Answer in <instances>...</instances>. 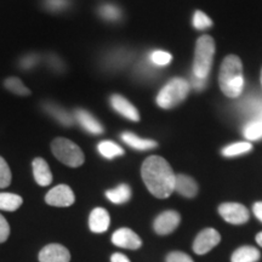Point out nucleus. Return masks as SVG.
I'll return each instance as SVG.
<instances>
[{"label": "nucleus", "mask_w": 262, "mask_h": 262, "mask_svg": "<svg viewBox=\"0 0 262 262\" xmlns=\"http://www.w3.org/2000/svg\"><path fill=\"white\" fill-rule=\"evenodd\" d=\"M141 176L148 191L157 198L165 199L175 191L176 175L162 157H148L142 164Z\"/></svg>", "instance_id": "f257e3e1"}, {"label": "nucleus", "mask_w": 262, "mask_h": 262, "mask_svg": "<svg viewBox=\"0 0 262 262\" xmlns=\"http://www.w3.org/2000/svg\"><path fill=\"white\" fill-rule=\"evenodd\" d=\"M219 85L227 97L235 98L243 93V63L237 55H228L222 62L219 73Z\"/></svg>", "instance_id": "f03ea898"}, {"label": "nucleus", "mask_w": 262, "mask_h": 262, "mask_svg": "<svg viewBox=\"0 0 262 262\" xmlns=\"http://www.w3.org/2000/svg\"><path fill=\"white\" fill-rule=\"evenodd\" d=\"M215 55V41L210 35H202L196 40L193 75L199 79H208Z\"/></svg>", "instance_id": "7ed1b4c3"}, {"label": "nucleus", "mask_w": 262, "mask_h": 262, "mask_svg": "<svg viewBox=\"0 0 262 262\" xmlns=\"http://www.w3.org/2000/svg\"><path fill=\"white\" fill-rule=\"evenodd\" d=\"M191 85L182 78H173L169 81L157 96V104L164 110L179 106L188 96Z\"/></svg>", "instance_id": "20e7f679"}, {"label": "nucleus", "mask_w": 262, "mask_h": 262, "mask_svg": "<svg viewBox=\"0 0 262 262\" xmlns=\"http://www.w3.org/2000/svg\"><path fill=\"white\" fill-rule=\"evenodd\" d=\"M51 150L61 163L71 168H78L85 162V156L80 147L64 137H57L52 141Z\"/></svg>", "instance_id": "39448f33"}, {"label": "nucleus", "mask_w": 262, "mask_h": 262, "mask_svg": "<svg viewBox=\"0 0 262 262\" xmlns=\"http://www.w3.org/2000/svg\"><path fill=\"white\" fill-rule=\"evenodd\" d=\"M219 214L231 225L247 224L250 219V212L243 204L239 203H222L219 206Z\"/></svg>", "instance_id": "423d86ee"}, {"label": "nucleus", "mask_w": 262, "mask_h": 262, "mask_svg": "<svg viewBox=\"0 0 262 262\" xmlns=\"http://www.w3.org/2000/svg\"><path fill=\"white\" fill-rule=\"evenodd\" d=\"M221 242V235L214 228L203 229L196 235L194 242H193V251L196 255L208 254L211 249Z\"/></svg>", "instance_id": "0eeeda50"}, {"label": "nucleus", "mask_w": 262, "mask_h": 262, "mask_svg": "<svg viewBox=\"0 0 262 262\" xmlns=\"http://www.w3.org/2000/svg\"><path fill=\"white\" fill-rule=\"evenodd\" d=\"M45 202L51 206L67 208L74 204L75 196L70 186L58 185L48 192V194L45 195Z\"/></svg>", "instance_id": "6e6552de"}, {"label": "nucleus", "mask_w": 262, "mask_h": 262, "mask_svg": "<svg viewBox=\"0 0 262 262\" xmlns=\"http://www.w3.org/2000/svg\"><path fill=\"white\" fill-rule=\"evenodd\" d=\"M180 222H181V216L178 211L166 210L157 216L153 222V229L157 234L166 235L172 233L179 227Z\"/></svg>", "instance_id": "1a4fd4ad"}, {"label": "nucleus", "mask_w": 262, "mask_h": 262, "mask_svg": "<svg viewBox=\"0 0 262 262\" xmlns=\"http://www.w3.org/2000/svg\"><path fill=\"white\" fill-rule=\"evenodd\" d=\"M112 243L118 248L137 250L142 247V241L133 229L119 228L112 235Z\"/></svg>", "instance_id": "9d476101"}, {"label": "nucleus", "mask_w": 262, "mask_h": 262, "mask_svg": "<svg viewBox=\"0 0 262 262\" xmlns=\"http://www.w3.org/2000/svg\"><path fill=\"white\" fill-rule=\"evenodd\" d=\"M39 262H70L71 254L67 248L61 244H48L39 253Z\"/></svg>", "instance_id": "9b49d317"}, {"label": "nucleus", "mask_w": 262, "mask_h": 262, "mask_svg": "<svg viewBox=\"0 0 262 262\" xmlns=\"http://www.w3.org/2000/svg\"><path fill=\"white\" fill-rule=\"evenodd\" d=\"M111 104H112L113 110L120 114V116L125 117L126 119L131 120V122H139L140 114L136 107L134 106L130 101H127L125 97L122 95L114 94L111 97Z\"/></svg>", "instance_id": "f8f14e48"}, {"label": "nucleus", "mask_w": 262, "mask_h": 262, "mask_svg": "<svg viewBox=\"0 0 262 262\" xmlns=\"http://www.w3.org/2000/svg\"><path fill=\"white\" fill-rule=\"evenodd\" d=\"M74 118L79 125L83 127L85 131L93 135H101L104 129L101 125V123L95 118L93 114L85 110H77L74 113Z\"/></svg>", "instance_id": "ddd939ff"}, {"label": "nucleus", "mask_w": 262, "mask_h": 262, "mask_svg": "<svg viewBox=\"0 0 262 262\" xmlns=\"http://www.w3.org/2000/svg\"><path fill=\"white\" fill-rule=\"evenodd\" d=\"M111 219L106 209L96 208L89 216V227L94 233H103L110 228Z\"/></svg>", "instance_id": "4468645a"}, {"label": "nucleus", "mask_w": 262, "mask_h": 262, "mask_svg": "<svg viewBox=\"0 0 262 262\" xmlns=\"http://www.w3.org/2000/svg\"><path fill=\"white\" fill-rule=\"evenodd\" d=\"M175 191L186 198H194L198 194V183L191 176L179 173L175 180Z\"/></svg>", "instance_id": "2eb2a0df"}, {"label": "nucleus", "mask_w": 262, "mask_h": 262, "mask_svg": "<svg viewBox=\"0 0 262 262\" xmlns=\"http://www.w3.org/2000/svg\"><path fill=\"white\" fill-rule=\"evenodd\" d=\"M33 175L35 182L41 187L49 186L52 182V173L49 164L42 158H35L32 163Z\"/></svg>", "instance_id": "dca6fc26"}, {"label": "nucleus", "mask_w": 262, "mask_h": 262, "mask_svg": "<svg viewBox=\"0 0 262 262\" xmlns=\"http://www.w3.org/2000/svg\"><path fill=\"white\" fill-rule=\"evenodd\" d=\"M44 110L47 111V112L50 114L54 119H56L61 125L72 126L74 124V119H75L74 116H72L68 111H66L64 108L58 106V104L47 102L44 103Z\"/></svg>", "instance_id": "f3484780"}, {"label": "nucleus", "mask_w": 262, "mask_h": 262, "mask_svg": "<svg viewBox=\"0 0 262 262\" xmlns=\"http://www.w3.org/2000/svg\"><path fill=\"white\" fill-rule=\"evenodd\" d=\"M260 257L261 254L258 249L250 247V245H244V247L238 248L232 254L231 262H257Z\"/></svg>", "instance_id": "a211bd4d"}, {"label": "nucleus", "mask_w": 262, "mask_h": 262, "mask_svg": "<svg viewBox=\"0 0 262 262\" xmlns=\"http://www.w3.org/2000/svg\"><path fill=\"white\" fill-rule=\"evenodd\" d=\"M122 140L126 143V145H129L130 147H133V148H135L137 150L152 149L158 146V143H157L156 141L141 139V137L136 136L135 134L133 133H124L122 135Z\"/></svg>", "instance_id": "6ab92c4d"}, {"label": "nucleus", "mask_w": 262, "mask_h": 262, "mask_svg": "<svg viewBox=\"0 0 262 262\" xmlns=\"http://www.w3.org/2000/svg\"><path fill=\"white\" fill-rule=\"evenodd\" d=\"M106 196L113 204H124L131 198V188L126 183H122L118 187L106 192Z\"/></svg>", "instance_id": "aec40b11"}, {"label": "nucleus", "mask_w": 262, "mask_h": 262, "mask_svg": "<svg viewBox=\"0 0 262 262\" xmlns=\"http://www.w3.org/2000/svg\"><path fill=\"white\" fill-rule=\"evenodd\" d=\"M24 203V199L15 193H0V210L16 211Z\"/></svg>", "instance_id": "412c9836"}, {"label": "nucleus", "mask_w": 262, "mask_h": 262, "mask_svg": "<svg viewBox=\"0 0 262 262\" xmlns=\"http://www.w3.org/2000/svg\"><path fill=\"white\" fill-rule=\"evenodd\" d=\"M97 149L100 152V155L104 157L106 159H113L116 157H120L124 155V149L122 147L112 142V141H102V142L98 143Z\"/></svg>", "instance_id": "4be33fe9"}, {"label": "nucleus", "mask_w": 262, "mask_h": 262, "mask_svg": "<svg viewBox=\"0 0 262 262\" xmlns=\"http://www.w3.org/2000/svg\"><path fill=\"white\" fill-rule=\"evenodd\" d=\"M253 149V145L249 142H237L232 143L222 149V155L225 157H237L241 155H245V153L250 152Z\"/></svg>", "instance_id": "5701e85b"}, {"label": "nucleus", "mask_w": 262, "mask_h": 262, "mask_svg": "<svg viewBox=\"0 0 262 262\" xmlns=\"http://www.w3.org/2000/svg\"><path fill=\"white\" fill-rule=\"evenodd\" d=\"M4 85L9 91H11V93L15 95H18V96H28V95L31 94V90H29L28 88H26L25 84L22 83V80L18 79V78H8V79L5 80Z\"/></svg>", "instance_id": "b1692460"}, {"label": "nucleus", "mask_w": 262, "mask_h": 262, "mask_svg": "<svg viewBox=\"0 0 262 262\" xmlns=\"http://www.w3.org/2000/svg\"><path fill=\"white\" fill-rule=\"evenodd\" d=\"M244 136L248 140L255 141L262 137V119L253 120L244 126Z\"/></svg>", "instance_id": "393cba45"}, {"label": "nucleus", "mask_w": 262, "mask_h": 262, "mask_svg": "<svg viewBox=\"0 0 262 262\" xmlns=\"http://www.w3.org/2000/svg\"><path fill=\"white\" fill-rule=\"evenodd\" d=\"M98 14H100V16L103 19L110 22H116L122 17V11H120V9L112 4H106L101 6V8L98 9Z\"/></svg>", "instance_id": "a878e982"}, {"label": "nucleus", "mask_w": 262, "mask_h": 262, "mask_svg": "<svg viewBox=\"0 0 262 262\" xmlns=\"http://www.w3.org/2000/svg\"><path fill=\"white\" fill-rule=\"evenodd\" d=\"M212 26V21L208 17V15L202 11H195L193 16V27L198 31H204V29L210 28Z\"/></svg>", "instance_id": "bb28decb"}, {"label": "nucleus", "mask_w": 262, "mask_h": 262, "mask_svg": "<svg viewBox=\"0 0 262 262\" xmlns=\"http://www.w3.org/2000/svg\"><path fill=\"white\" fill-rule=\"evenodd\" d=\"M11 183V170L3 157H0V188L9 187Z\"/></svg>", "instance_id": "cd10ccee"}, {"label": "nucleus", "mask_w": 262, "mask_h": 262, "mask_svg": "<svg viewBox=\"0 0 262 262\" xmlns=\"http://www.w3.org/2000/svg\"><path fill=\"white\" fill-rule=\"evenodd\" d=\"M171 55L166 51L157 50L155 52H152V55H150V61H152L156 66H159V67L168 66L170 62H171Z\"/></svg>", "instance_id": "c85d7f7f"}, {"label": "nucleus", "mask_w": 262, "mask_h": 262, "mask_svg": "<svg viewBox=\"0 0 262 262\" xmlns=\"http://www.w3.org/2000/svg\"><path fill=\"white\" fill-rule=\"evenodd\" d=\"M165 262H194L192 257L182 251H171L166 255Z\"/></svg>", "instance_id": "c756f323"}, {"label": "nucleus", "mask_w": 262, "mask_h": 262, "mask_svg": "<svg viewBox=\"0 0 262 262\" xmlns=\"http://www.w3.org/2000/svg\"><path fill=\"white\" fill-rule=\"evenodd\" d=\"M70 3L68 0H45V5L49 10L51 11H62V10L67 9V6Z\"/></svg>", "instance_id": "7c9ffc66"}, {"label": "nucleus", "mask_w": 262, "mask_h": 262, "mask_svg": "<svg viewBox=\"0 0 262 262\" xmlns=\"http://www.w3.org/2000/svg\"><path fill=\"white\" fill-rule=\"evenodd\" d=\"M10 235V225L6 219L0 214V244L8 241Z\"/></svg>", "instance_id": "2f4dec72"}, {"label": "nucleus", "mask_w": 262, "mask_h": 262, "mask_svg": "<svg viewBox=\"0 0 262 262\" xmlns=\"http://www.w3.org/2000/svg\"><path fill=\"white\" fill-rule=\"evenodd\" d=\"M38 58L34 56V55H28L27 57H25L24 60L21 61V66L24 68H26V70H29V68L34 67L35 63H37Z\"/></svg>", "instance_id": "473e14b6"}, {"label": "nucleus", "mask_w": 262, "mask_h": 262, "mask_svg": "<svg viewBox=\"0 0 262 262\" xmlns=\"http://www.w3.org/2000/svg\"><path fill=\"white\" fill-rule=\"evenodd\" d=\"M205 83H206V80L199 79V78H196V77H194V75H193V78H192V86L194 88L195 90L204 89Z\"/></svg>", "instance_id": "72a5a7b5"}, {"label": "nucleus", "mask_w": 262, "mask_h": 262, "mask_svg": "<svg viewBox=\"0 0 262 262\" xmlns=\"http://www.w3.org/2000/svg\"><path fill=\"white\" fill-rule=\"evenodd\" d=\"M253 212L256 216L257 220L262 222V202H256L253 206Z\"/></svg>", "instance_id": "f704fd0d"}, {"label": "nucleus", "mask_w": 262, "mask_h": 262, "mask_svg": "<svg viewBox=\"0 0 262 262\" xmlns=\"http://www.w3.org/2000/svg\"><path fill=\"white\" fill-rule=\"evenodd\" d=\"M111 262H131V261L129 260V257L125 256L124 254L116 253L111 256Z\"/></svg>", "instance_id": "c9c22d12"}, {"label": "nucleus", "mask_w": 262, "mask_h": 262, "mask_svg": "<svg viewBox=\"0 0 262 262\" xmlns=\"http://www.w3.org/2000/svg\"><path fill=\"white\" fill-rule=\"evenodd\" d=\"M255 239H256V243L262 248V232H260V233H257L256 234V238H255Z\"/></svg>", "instance_id": "e433bc0d"}, {"label": "nucleus", "mask_w": 262, "mask_h": 262, "mask_svg": "<svg viewBox=\"0 0 262 262\" xmlns=\"http://www.w3.org/2000/svg\"><path fill=\"white\" fill-rule=\"evenodd\" d=\"M258 118H260V119H262V108L260 110V112H258Z\"/></svg>", "instance_id": "4c0bfd02"}, {"label": "nucleus", "mask_w": 262, "mask_h": 262, "mask_svg": "<svg viewBox=\"0 0 262 262\" xmlns=\"http://www.w3.org/2000/svg\"><path fill=\"white\" fill-rule=\"evenodd\" d=\"M261 84H262V71H261Z\"/></svg>", "instance_id": "58836bf2"}]
</instances>
